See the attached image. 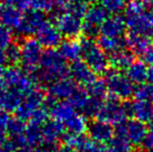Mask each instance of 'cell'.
Listing matches in <instances>:
<instances>
[{"mask_svg": "<svg viewBox=\"0 0 153 152\" xmlns=\"http://www.w3.org/2000/svg\"><path fill=\"white\" fill-rule=\"evenodd\" d=\"M13 42H14V37H13L12 29L0 24V49L5 50Z\"/></svg>", "mask_w": 153, "mask_h": 152, "instance_id": "39", "label": "cell"}, {"mask_svg": "<svg viewBox=\"0 0 153 152\" xmlns=\"http://www.w3.org/2000/svg\"><path fill=\"white\" fill-rule=\"evenodd\" d=\"M55 152H73V150H71V149H69V148H67V147H65V146H59V148L55 150Z\"/></svg>", "mask_w": 153, "mask_h": 152, "instance_id": "49", "label": "cell"}, {"mask_svg": "<svg viewBox=\"0 0 153 152\" xmlns=\"http://www.w3.org/2000/svg\"><path fill=\"white\" fill-rule=\"evenodd\" d=\"M46 94L41 89H34L29 94H27L23 99L21 105L16 110V117L23 121H29L31 115L43 106Z\"/></svg>", "mask_w": 153, "mask_h": 152, "instance_id": "10", "label": "cell"}, {"mask_svg": "<svg viewBox=\"0 0 153 152\" xmlns=\"http://www.w3.org/2000/svg\"><path fill=\"white\" fill-rule=\"evenodd\" d=\"M73 152H77V151H73Z\"/></svg>", "mask_w": 153, "mask_h": 152, "instance_id": "54", "label": "cell"}, {"mask_svg": "<svg viewBox=\"0 0 153 152\" xmlns=\"http://www.w3.org/2000/svg\"><path fill=\"white\" fill-rule=\"evenodd\" d=\"M147 133L145 123L135 119H128L115 127V136L127 140L133 147L142 146Z\"/></svg>", "mask_w": 153, "mask_h": 152, "instance_id": "7", "label": "cell"}, {"mask_svg": "<svg viewBox=\"0 0 153 152\" xmlns=\"http://www.w3.org/2000/svg\"><path fill=\"white\" fill-rule=\"evenodd\" d=\"M147 152H153V151H147Z\"/></svg>", "mask_w": 153, "mask_h": 152, "instance_id": "53", "label": "cell"}, {"mask_svg": "<svg viewBox=\"0 0 153 152\" xmlns=\"http://www.w3.org/2000/svg\"><path fill=\"white\" fill-rule=\"evenodd\" d=\"M99 4L107 12V14L120 15L126 7V0H98Z\"/></svg>", "mask_w": 153, "mask_h": 152, "instance_id": "33", "label": "cell"}, {"mask_svg": "<svg viewBox=\"0 0 153 152\" xmlns=\"http://www.w3.org/2000/svg\"><path fill=\"white\" fill-rule=\"evenodd\" d=\"M129 117H131L130 102H122L117 98L108 96L103 101L96 119L116 126L128 120Z\"/></svg>", "mask_w": 153, "mask_h": 152, "instance_id": "4", "label": "cell"}, {"mask_svg": "<svg viewBox=\"0 0 153 152\" xmlns=\"http://www.w3.org/2000/svg\"><path fill=\"white\" fill-rule=\"evenodd\" d=\"M10 120V115H8V113L0 110V136L6 134Z\"/></svg>", "mask_w": 153, "mask_h": 152, "instance_id": "42", "label": "cell"}, {"mask_svg": "<svg viewBox=\"0 0 153 152\" xmlns=\"http://www.w3.org/2000/svg\"><path fill=\"white\" fill-rule=\"evenodd\" d=\"M64 126L67 132L73 134H82L88 130L89 122H88V118H85L82 114L76 113L64 124Z\"/></svg>", "mask_w": 153, "mask_h": 152, "instance_id": "27", "label": "cell"}, {"mask_svg": "<svg viewBox=\"0 0 153 152\" xmlns=\"http://www.w3.org/2000/svg\"><path fill=\"white\" fill-rule=\"evenodd\" d=\"M4 51L10 66H18L21 63V47L18 42H13Z\"/></svg>", "mask_w": 153, "mask_h": 152, "instance_id": "34", "label": "cell"}, {"mask_svg": "<svg viewBox=\"0 0 153 152\" xmlns=\"http://www.w3.org/2000/svg\"><path fill=\"white\" fill-rule=\"evenodd\" d=\"M0 87L14 89L23 97L36 89V83L18 66H7L0 69Z\"/></svg>", "mask_w": 153, "mask_h": 152, "instance_id": "2", "label": "cell"}, {"mask_svg": "<svg viewBox=\"0 0 153 152\" xmlns=\"http://www.w3.org/2000/svg\"><path fill=\"white\" fill-rule=\"evenodd\" d=\"M6 64H7V59H6L5 51L3 49H0V69L5 67Z\"/></svg>", "mask_w": 153, "mask_h": 152, "instance_id": "46", "label": "cell"}, {"mask_svg": "<svg viewBox=\"0 0 153 152\" xmlns=\"http://www.w3.org/2000/svg\"><path fill=\"white\" fill-rule=\"evenodd\" d=\"M0 85H1V83H0Z\"/></svg>", "mask_w": 153, "mask_h": 152, "instance_id": "55", "label": "cell"}, {"mask_svg": "<svg viewBox=\"0 0 153 152\" xmlns=\"http://www.w3.org/2000/svg\"><path fill=\"white\" fill-rule=\"evenodd\" d=\"M147 81L148 83L153 85V67L148 68V75H147Z\"/></svg>", "mask_w": 153, "mask_h": 152, "instance_id": "48", "label": "cell"}, {"mask_svg": "<svg viewBox=\"0 0 153 152\" xmlns=\"http://www.w3.org/2000/svg\"><path fill=\"white\" fill-rule=\"evenodd\" d=\"M18 147L6 134L0 136V152H16Z\"/></svg>", "mask_w": 153, "mask_h": 152, "instance_id": "40", "label": "cell"}, {"mask_svg": "<svg viewBox=\"0 0 153 152\" xmlns=\"http://www.w3.org/2000/svg\"><path fill=\"white\" fill-rule=\"evenodd\" d=\"M25 141L28 146L36 147L38 148L39 146H42L43 144V133H42V126L34 125L30 124L26 127L25 130Z\"/></svg>", "mask_w": 153, "mask_h": 152, "instance_id": "30", "label": "cell"}, {"mask_svg": "<svg viewBox=\"0 0 153 152\" xmlns=\"http://www.w3.org/2000/svg\"><path fill=\"white\" fill-rule=\"evenodd\" d=\"M124 18L130 33L153 38V25L150 21L149 7L140 0H131L127 4Z\"/></svg>", "mask_w": 153, "mask_h": 152, "instance_id": "1", "label": "cell"}, {"mask_svg": "<svg viewBox=\"0 0 153 152\" xmlns=\"http://www.w3.org/2000/svg\"><path fill=\"white\" fill-rule=\"evenodd\" d=\"M2 2L18 8L21 12H26L31 6L30 0H2Z\"/></svg>", "mask_w": 153, "mask_h": 152, "instance_id": "41", "label": "cell"}, {"mask_svg": "<svg viewBox=\"0 0 153 152\" xmlns=\"http://www.w3.org/2000/svg\"><path fill=\"white\" fill-rule=\"evenodd\" d=\"M126 41L127 47L129 48V50L134 55H139L142 57L151 47H153L152 38L146 37L143 35L129 33L128 37L126 38Z\"/></svg>", "mask_w": 153, "mask_h": 152, "instance_id": "19", "label": "cell"}, {"mask_svg": "<svg viewBox=\"0 0 153 152\" xmlns=\"http://www.w3.org/2000/svg\"><path fill=\"white\" fill-rule=\"evenodd\" d=\"M88 136L94 141L101 145L109 144L115 136V128L108 123L95 119L88 126Z\"/></svg>", "mask_w": 153, "mask_h": 152, "instance_id": "12", "label": "cell"}, {"mask_svg": "<svg viewBox=\"0 0 153 152\" xmlns=\"http://www.w3.org/2000/svg\"><path fill=\"white\" fill-rule=\"evenodd\" d=\"M95 152H116L115 150H114L113 148H111V146H105V145H101V144H99L98 145V147H97V149H96V151Z\"/></svg>", "mask_w": 153, "mask_h": 152, "instance_id": "47", "label": "cell"}, {"mask_svg": "<svg viewBox=\"0 0 153 152\" xmlns=\"http://www.w3.org/2000/svg\"><path fill=\"white\" fill-rule=\"evenodd\" d=\"M23 97L19 92L10 87H0V110L6 113H13L18 110L22 103Z\"/></svg>", "mask_w": 153, "mask_h": 152, "instance_id": "17", "label": "cell"}, {"mask_svg": "<svg viewBox=\"0 0 153 152\" xmlns=\"http://www.w3.org/2000/svg\"><path fill=\"white\" fill-rule=\"evenodd\" d=\"M23 13L14 6L0 2V22L10 29H17L22 21Z\"/></svg>", "mask_w": 153, "mask_h": 152, "instance_id": "18", "label": "cell"}, {"mask_svg": "<svg viewBox=\"0 0 153 152\" xmlns=\"http://www.w3.org/2000/svg\"><path fill=\"white\" fill-rule=\"evenodd\" d=\"M142 146L147 151H153V131H148Z\"/></svg>", "mask_w": 153, "mask_h": 152, "instance_id": "43", "label": "cell"}, {"mask_svg": "<svg viewBox=\"0 0 153 152\" xmlns=\"http://www.w3.org/2000/svg\"><path fill=\"white\" fill-rule=\"evenodd\" d=\"M59 52L64 56L66 61L74 62L81 59V45L80 42L76 39H66L62 40V42L59 45Z\"/></svg>", "mask_w": 153, "mask_h": 152, "instance_id": "22", "label": "cell"}, {"mask_svg": "<svg viewBox=\"0 0 153 152\" xmlns=\"http://www.w3.org/2000/svg\"><path fill=\"white\" fill-rule=\"evenodd\" d=\"M148 125H149V128H150V131H153V116L151 118L149 122H148Z\"/></svg>", "mask_w": 153, "mask_h": 152, "instance_id": "51", "label": "cell"}, {"mask_svg": "<svg viewBox=\"0 0 153 152\" xmlns=\"http://www.w3.org/2000/svg\"><path fill=\"white\" fill-rule=\"evenodd\" d=\"M90 4L88 0H71L68 3L65 4L62 7V13H67L76 18L82 20L87 14Z\"/></svg>", "mask_w": 153, "mask_h": 152, "instance_id": "28", "label": "cell"}, {"mask_svg": "<svg viewBox=\"0 0 153 152\" xmlns=\"http://www.w3.org/2000/svg\"><path fill=\"white\" fill-rule=\"evenodd\" d=\"M69 76L78 85L85 87L97 79L96 74L81 59L71 63L69 66Z\"/></svg>", "mask_w": 153, "mask_h": 152, "instance_id": "14", "label": "cell"}, {"mask_svg": "<svg viewBox=\"0 0 153 152\" xmlns=\"http://www.w3.org/2000/svg\"><path fill=\"white\" fill-rule=\"evenodd\" d=\"M97 44L102 48V50L107 55H111L118 51L124 50L127 47L126 38H114V37H106V36L100 35L97 38Z\"/></svg>", "mask_w": 153, "mask_h": 152, "instance_id": "23", "label": "cell"}, {"mask_svg": "<svg viewBox=\"0 0 153 152\" xmlns=\"http://www.w3.org/2000/svg\"><path fill=\"white\" fill-rule=\"evenodd\" d=\"M108 61L109 66H111L114 70L122 72L127 71L128 68L134 63V54L130 50L124 49L109 55Z\"/></svg>", "mask_w": 153, "mask_h": 152, "instance_id": "21", "label": "cell"}, {"mask_svg": "<svg viewBox=\"0 0 153 152\" xmlns=\"http://www.w3.org/2000/svg\"><path fill=\"white\" fill-rule=\"evenodd\" d=\"M49 112L44 108H40L39 110H36L33 114L31 115L30 119H29V123L34 124V125H39V126H43L47 121H48L49 118Z\"/></svg>", "mask_w": 153, "mask_h": 152, "instance_id": "38", "label": "cell"}, {"mask_svg": "<svg viewBox=\"0 0 153 152\" xmlns=\"http://www.w3.org/2000/svg\"><path fill=\"white\" fill-rule=\"evenodd\" d=\"M78 85L71 77H65L55 80L48 87V94L57 100H68Z\"/></svg>", "mask_w": 153, "mask_h": 152, "instance_id": "15", "label": "cell"}, {"mask_svg": "<svg viewBox=\"0 0 153 152\" xmlns=\"http://www.w3.org/2000/svg\"><path fill=\"white\" fill-rule=\"evenodd\" d=\"M19 44L21 47V68L31 77L39 69L43 54V46L32 37L21 39Z\"/></svg>", "mask_w": 153, "mask_h": 152, "instance_id": "6", "label": "cell"}, {"mask_svg": "<svg viewBox=\"0 0 153 152\" xmlns=\"http://www.w3.org/2000/svg\"><path fill=\"white\" fill-rule=\"evenodd\" d=\"M133 96L137 100H146L153 102V85L150 83H143L137 85L134 89Z\"/></svg>", "mask_w": 153, "mask_h": 152, "instance_id": "35", "label": "cell"}, {"mask_svg": "<svg viewBox=\"0 0 153 152\" xmlns=\"http://www.w3.org/2000/svg\"><path fill=\"white\" fill-rule=\"evenodd\" d=\"M16 152H42V150H41V148H36V147H31L26 145V146L18 148Z\"/></svg>", "mask_w": 153, "mask_h": 152, "instance_id": "45", "label": "cell"}, {"mask_svg": "<svg viewBox=\"0 0 153 152\" xmlns=\"http://www.w3.org/2000/svg\"><path fill=\"white\" fill-rule=\"evenodd\" d=\"M36 40L46 49L55 48L62 42V35L54 23L47 21L36 33Z\"/></svg>", "mask_w": 153, "mask_h": 152, "instance_id": "13", "label": "cell"}, {"mask_svg": "<svg viewBox=\"0 0 153 152\" xmlns=\"http://www.w3.org/2000/svg\"><path fill=\"white\" fill-rule=\"evenodd\" d=\"M126 75L133 85H143L147 81L148 68L143 61H134V63L128 68Z\"/></svg>", "mask_w": 153, "mask_h": 152, "instance_id": "25", "label": "cell"}, {"mask_svg": "<svg viewBox=\"0 0 153 152\" xmlns=\"http://www.w3.org/2000/svg\"><path fill=\"white\" fill-rule=\"evenodd\" d=\"M66 129L62 123L55 121V120H48L42 126L43 133V144L41 147H44L49 150H55L59 147V141H61L62 134Z\"/></svg>", "mask_w": 153, "mask_h": 152, "instance_id": "11", "label": "cell"}, {"mask_svg": "<svg viewBox=\"0 0 153 152\" xmlns=\"http://www.w3.org/2000/svg\"><path fill=\"white\" fill-rule=\"evenodd\" d=\"M90 95L88 94L87 90H85V87H81V85H78L77 89L74 91V93L71 95V97L68 99V101L71 103V105L77 110L78 112H82L83 108H85L87 103L90 100Z\"/></svg>", "mask_w": 153, "mask_h": 152, "instance_id": "29", "label": "cell"}, {"mask_svg": "<svg viewBox=\"0 0 153 152\" xmlns=\"http://www.w3.org/2000/svg\"><path fill=\"white\" fill-rule=\"evenodd\" d=\"M88 94L90 95V97L94 98L97 100H101L104 101L107 97H108V92H107L106 85H105L104 81L96 79L95 81H93L92 83H90L89 85L85 87Z\"/></svg>", "mask_w": 153, "mask_h": 152, "instance_id": "31", "label": "cell"}, {"mask_svg": "<svg viewBox=\"0 0 153 152\" xmlns=\"http://www.w3.org/2000/svg\"><path fill=\"white\" fill-rule=\"evenodd\" d=\"M130 113L133 119L148 123L153 116V102L134 99L133 102H130Z\"/></svg>", "mask_w": 153, "mask_h": 152, "instance_id": "20", "label": "cell"}, {"mask_svg": "<svg viewBox=\"0 0 153 152\" xmlns=\"http://www.w3.org/2000/svg\"><path fill=\"white\" fill-rule=\"evenodd\" d=\"M109 146L116 152H131L133 148V146L127 140L116 136H114L111 142L109 143Z\"/></svg>", "mask_w": 153, "mask_h": 152, "instance_id": "37", "label": "cell"}, {"mask_svg": "<svg viewBox=\"0 0 153 152\" xmlns=\"http://www.w3.org/2000/svg\"><path fill=\"white\" fill-rule=\"evenodd\" d=\"M107 12L100 5V4H92L90 5L87 14L85 16V22L91 24L93 26L101 27L105 20L107 19Z\"/></svg>", "mask_w": 153, "mask_h": 152, "instance_id": "26", "label": "cell"}, {"mask_svg": "<svg viewBox=\"0 0 153 152\" xmlns=\"http://www.w3.org/2000/svg\"><path fill=\"white\" fill-rule=\"evenodd\" d=\"M31 6L34 10L44 13L59 12V0H30Z\"/></svg>", "mask_w": 153, "mask_h": 152, "instance_id": "32", "label": "cell"}, {"mask_svg": "<svg viewBox=\"0 0 153 152\" xmlns=\"http://www.w3.org/2000/svg\"><path fill=\"white\" fill-rule=\"evenodd\" d=\"M143 62L146 65H149L150 67H153V47H151V48L143 55Z\"/></svg>", "mask_w": 153, "mask_h": 152, "instance_id": "44", "label": "cell"}, {"mask_svg": "<svg viewBox=\"0 0 153 152\" xmlns=\"http://www.w3.org/2000/svg\"><path fill=\"white\" fill-rule=\"evenodd\" d=\"M79 42L82 50L81 59L89 66L90 69L96 75L106 73L109 67L108 55L94 40H89L82 37Z\"/></svg>", "mask_w": 153, "mask_h": 152, "instance_id": "3", "label": "cell"}, {"mask_svg": "<svg viewBox=\"0 0 153 152\" xmlns=\"http://www.w3.org/2000/svg\"><path fill=\"white\" fill-rule=\"evenodd\" d=\"M102 103L103 101H101V100H97L91 97L89 102L87 103V105H85V108H83V110L80 114H82L85 118H96L99 110H100Z\"/></svg>", "mask_w": 153, "mask_h": 152, "instance_id": "36", "label": "cell"}, {"mask_svg": "<svg viewBox=\"0 0 153 152\" xmlns=\"http://www.w3.org/2000/svg\"><path fill=\"white\" fill-rule=\"evenodd\" d=\"M126 22L124 16L121 15H111L107 17L100 27V35L106 37L122 38L126 33Z\"/></svg>", "mask_w": 153, "mask_h": 152, "instance_id": "16", "label": "cell"}, {"mask_svg": "<svg viewBox=\"0 0 153 152\" xmlns=\"http://www.w3.org/2000/svg\"><path fill=\"white\" fill-rule=\"evenodd\" d=\"M50 22L54 23L59 29L62 37L76 39L82 33V20L67 13H51Z\"/></svg>", "mask_w": 153, "mask_h": 152, "instance_id": "8", "label": "cell"}, {"mask_svg": "<svg viewBox=\"0 0 153 152\" xmlns=\"http://www.w3.org/2000/svg\"><path fill=\"white\" fill-rule=\"evenodd\" d=\"M76 114L75 108L71 105V103L68 100H61L59 101L55 106L50 110L49 115L52 117V120L65 124L70 118Z\"/></svg>", "mask_w": 153, "mask_h": 152, "instance_id": "24", "label": "cell"}, {"mask_svg": "<svg viewBox=\"0 0 153 152\" xmlns=\"http://www.w3.org/2000/svg\"><path fill=\"white\" fill-rule=\"evenodd\" d=\"M104 83L108 95L119 100H127L134 93V85L131 82L126 73L118 70L108 69L104 74Z\"/></svg>", "mask_w": 153, "mask_h": 152, "instance_id": "5", "label": "cell"}, {"mask_svg": "<svg viewBox=\"0 0 153 152\" xmlns=\"http://www.w3.org/2000/svg\"><path fill=\"white\" fill-rule=\"evenodd\" d=\"M140 1L148 7H153V0H140Z\"/></svg>", "mask_w": 153, "mask_h": 152, "instance_id": "50", "label": "cell"}, {"mask_svg": "<svg viewBox=\"0 0 153 152\" xmlns=\"http://www.w3.org/2000/svg\"><path fill=\"white\" fill-rule=\"evenodd\" d=\"M46 22V13L34 10V8H32V10L29 8L26 12L23 13L22 21H21L18 28L16 29L17 35L21 39L30 38L32 36L36 35L39 29Z\"/></svg>", "mask_w": 153, "mask_h": 152, "instance_id": "9", "label": "cell"}, {"mask_svg": "<svg viewBox=\"0 0 153 152\" xmlns=\"http://www.w3.org/2000/svg\"><path fill=\"white\" fill-rule=\"evenodd\" d=\"M88 1H93V0H88Z\"/></svg>", "mask_w": 153, "mask_h": 152, "instance_id": "52", "label": "cell"}]
</instances>
